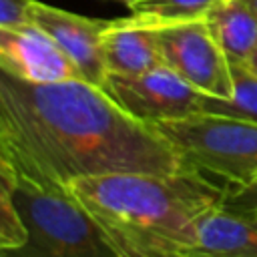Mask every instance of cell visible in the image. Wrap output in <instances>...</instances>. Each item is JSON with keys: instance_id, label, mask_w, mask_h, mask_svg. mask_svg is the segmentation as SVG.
Returning a JSON list of instances; mask_svg holds the SVG:
<instances>
[{"instance_id": "1", "label": "cell", "mask_w": 257, "mask_h": 257, "mask_svg": "<svg viewBox=\"0 0 257 257\" xmlns=\"http://www.w3.org/2000/svg\"><path fill=\"white\" fill-rule=\"evenodd\" d=\"M0 151L18 177L54 189L92 175L191 169L153 124L100 86L82 78L26 82L2 68Z\"/></svg>"}, {"instance_id": "2", "label": "cell", "mask_w": 257, "mask_h": 257, "mask_svg": "<svg viewBox=\"0 0 257 257\" xmlns=\"http://www.w3.org/2000/svg\"><path fill=\"white\" fill-rule=\"evenodd\" d=\"M66 191L120 257H191L199 217L225 199V187L195 169L80 177Z\"/></svg>"}, {"instance_id": "3", "label": "cell", "mask_w": 257, "mask_h": 257, "mask_svg": "<svg viewBox=\"0 0 257 257\" xmlns=\"http://www.w3.org/2000/svg\"><path fill=\"white\" fill-rule=\"evenodd\" d=\"M12 205L26 229L22 245L0 257H120L92 215L66 191L18 177Z\"/></svg>"}, {"instance_id": "4", "label": "cell", "mask_w": 257, "mask_h": 257, "mask_svg": "<svg viewBox=\"0 0 257 257\" xmlns=\"http://www.w3.org/2000/svg\"><path fill=\"white\" fill-rule=\"evenodd\" d=\"M181 159L227 185H247L257 177V122L215 112H193L153 122Z\"/></svg>"}, {"instance_id": "5", "label": "cell", "mask_w": 257, "mask_h": 257, "mask_svg": "<svg viewBox=\"0 0 257 257\" xmlns=\"http://www.w3.org/2000/svg\"><path fill=\"white\" fill-rule=\"evenodd\" d=\"M155 32L165 66L205 94L219 98L231 96V64L209 32L205 18L161 24L155 26Z\"/></svg>"}, {"instance_id": "6", "label": "cell", "mask_w": 257, "mask_h": 257, "mask_svg": "<svg viewBox=\"0 0 257 257\" xmlns=\"http://www.w3.org/2000/svg\"><path fill=\"white\" fill-rule=\"evenodd\" d=\"M102 90L131 116L149 124L201 112L205 94L165 64L143 74H108Z\"/></svg>"}, {"instance_id": "7", "label": "cell", "mask_w": 257, "mask_h": 257, "mask_svg": "<svg viewBox=\"0 0 257 257\" xmlns=\"http://www.w3.org/2000/svg\"><path fill=\"white\" fill-rule=\"evenodd\" d=\"M28 18L58 44L86 82L104 86L108 70L102 56V34L110 20L80 16L38 0H30Z\"/></svg>"}, {"instance_id": "8", "label": "cell", "mask_w": 257, "mask_h": 257, "mask_svg": "<svg viewBox=\"0 0 257 257\" xmlns=\"http://www.w3.org/2000/svg\"><path fill=\"white\" fill-rule=\"evenodd\" d=\"M0 68L26 82L82 78L58 44L32 22L0 24Z\"/></svg>"}, {"instance_id": "9", "label": "cell", "mask_w": 257, "mask_h": 257, "mask_svg": "<svg viewBox=\"0 0 257 257\" xmlns=\"http://www.w3.org/2000/svg\"><path fill=\"white\" fill-rule=\"evenodd\" d=\"M102 56L108 74H143L165 64L155 26L133 14L108 22L102 34Z\"/></svg>"}, {"instance_id": "10", "label": "cell", "mask_w": 257, "mask_h": 257, "mask_svg": "<svg viewBox=\"0 0 257 257\" xmlns=\"http://www.w3.org/2000/svg\"><path fill=\"white\" fill-rule=\"evenodd\" d=\"M191 257H257V215L209 209L197 221Z\"/></svg>"}, {"instance_id": "11", "label": "cell", "mask_w": 257, "mask_h": 257, "mask_svg": "<svg viewBox=\"0 0 257 257\" xmlns=\"http://www.w3.org/2000/svg\"><path fill=\"white\" fill-rule=\"evenodd\" d=\"M205 24L229 62H247L257 46V16L243 0H217L205 14Z\"/></svg>"}, {"instance_id": "12", "label": "cell", "mask_w": 257, "mask_h": 257, "mask_svg": "<svg viewBox=\"0 0 257 257\" xmlns=\"http://www.w3.org/2000/svg\"><path fill=\"white\" fill-rule=\"evenodd\" d=\"M229 64H231V80H233L231 96L219 98V96L203 94L201 112L227 114L257 122V74L243 62H229Z\"/></svg>"}, {"instance_id": "13", "label": "cell", "mask_w": 257, "mask_h": 257, "mask_svg": "<svg viewBox=\"0 0 257 257\" xmlns=\"http://www.w3.org/2000/svg\"><path fill=\"white\" fill-rule=\"evenodd\" d=\"M217 0H131V14L153 24H175L205 18Z\"/></svg>"}, {"instance_id": "14", "label": "cell", "mask_w": 257, "mask_h": 257, "mask_svg": "<svg viewBox=\"0 0 257 257\" xmlns=\"http://www.w3.org/2000/svg\"><path fill=\"white\" fill-rule=\"evenodd\" d=\"M26 239V229L10 199L0 197V249H12L22 245Z\"/></svg>"}, {"instance_id": "15", "label": "cell", "mask_w": 257, "mask_h": 257, "mask_svg": "<svg viewBox=\"0 0 257 257\" xmlns=\"http://www.w3.org/2000/svg\"><path fill=\"white\" fill-rule=\"evenodd\" d=\"M221 205L237 213H257V177L247 185H227Z\"/></svg>"}, {"instance_id": "16", "label": "cell", "mask_w": 257, "mask_h": 257, "mask_svg": "<svg viewBox=\"0 0 257 257\" xmlns=\"http://www.w3.org/2000/svg\"><path fill=\"white\" fill-rule=\"evenodd\" d=\"M28 6L30 0H0V24L30 22Z\"/></svg>"}, {"instance_id": "17", "label": "cell", "mask_w": 257, "mask_h": 257, "mask_svg": "<svg viewBox=\"0 0 257 257\" xmlns=\"http://www.w3.org/2000/svg\"><path fill=\"white\" fill-rule=\"evenodd\" d=\"M18 185V173L16 169L12 167V163L0 155V197H6V199H12V193Z\"/></svg>"}, {"instance_id": "18", "label": "cell", "mask_w": 257, "mask_h": 257, "mask_svg": "<svg viewBox=\"0 0 257 257\" xmlns=\"http://www.w3.org/2000/svg\"><path fill=\"white\" fill-rule=\"evenodd\" d=\"M245 64H247V66L257 74V46H255V50L251 52V56H249V60H247Z\"/></svg>"}, {"instance_id": "19", "label": "cell", "mask_w": 257, "mask_h": 257, "mask_svg": "<svg viewBox=\"0 0 257 257\" xmlns=\"http://www.w3.org/2000/svg\"><path fill=\"white\" fill-rule=\"evenodd\" d=\"M243 4H245V6H247V8L257 16V0H243Z\"/></svg>"}, {"instance_id": "20", "label": "cell", "mask_w": 257, "mask_h": 257, "mask_svg": "<svg viewBox=\"0 0 257 257\" xmlns=\"http://www.w3.org/2000/svg\"><path fill=\"white\" fill-rule=\"evenodd\" d=\"M118 2H124V4H128V2H131V0H118Z\"/></svg>"}, {"instance_id": "21", "label": "cell", "mask_w": 257, "mask_h": 257, "mask_svg": "<svg viewBox=\"0 0 257 257\" xmlns=\"http://www.w3.org/2000/svg\"><path fill=\"white\" fill-rule=\"evenodd\" d=\"M253 215H257V213H253Z\"/></svg>"}, {"instance_id": "22", "label": "cell", "mask_w": 257, "mask_h": 257, "mask_svg": "<svg viewBox=\"0 0 257 257\" xmlns=\"http://www.w3.org/2000/svg\"><path fill=\"white\" fill-rule=\"evenodd\" d=\"M0 155H2V153H0Z\"/></svg>"}, {"instance_id": "23", "label": "cell", "mask_w": 257, "mask_h": 257, "mask_svg": "<svg viewBox=\"0 0 257 257\" xmlns=\"http://www.w3.org/2000/svg\"><path fill=\"white\" fill-rule=\"evenodd\" d=\"M0 153H2V151H0Z\"/></svg>"}]
</instances>
